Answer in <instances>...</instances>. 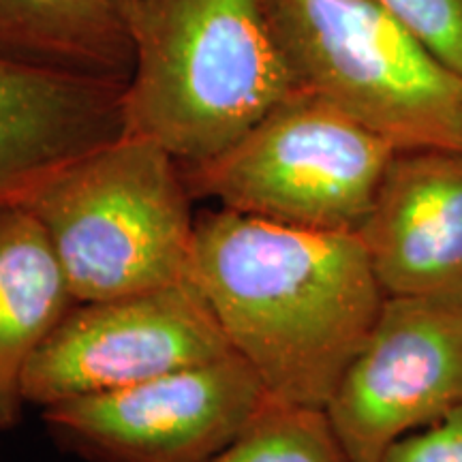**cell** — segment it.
I'll list each match as a JSON object with an SVG mask.
<instances>
[{"mask_svg": "<svg viewBox=\"0 0 462 462\" xmlns=\"http://www.w3.org/2000/svg\"><path fill=\"white\" fill-rule=\"evenodd\" d=\"M394 154L377 133L300 88L221 157L180 167L193 198L287 227L360 234Z\"/></svg>", "mask_w": 462, "mask_h": 462, "instance_id": "5b68a950", "label": "cell"}, {"mask_svg": "<svg viewBox=\"0 0 462 462\" xmlns=\"http://www.w3.org/2000/svg\"><path fill=\"white\" fill-rule=\"evenodd\" d=\"M190 281L276 401L326 409L383 306L357 234L218 208L198 218Z\"/></svg>", "mask_w": 462, "mask_h": 462, "instance_id": "6da1fadb", "label": "cell"}, {"mask_svg": "<svg viewBox=\"0 0 462 462\" xmlns=\"http://www.w3.org/2000/svg\"><path fill=\"white\" fill-rule=\"evenodd\" d=\"M75 304L39 218L22 201L0 204V435L22 418L28 360Z\"/></svg>", "mask_w": 462, "mask_h": 462, "instance_id": "8fae6325", "label": "cell"}, {"mask_svg": "<svg viewBox=\"0 0 462 462\" xmlns=\"http://www.w3.org/2000/svg\"><path fill=\"white\" fill-rule=\"evenodd\" d=\"M125 88L0 54V204L123 137Z\"/></svg>", "mask_w": 462, "mask_h": 462, "instance_id": "30bf717a", "label": "cell"}, {"mask_svg": "<svg viewBox=\"0 0 462 462\" xmlns=\"http://www.w3.org/2000/svg\"><path fill=\"white\" fill-rule=\"evenodd\" d=\"M238 354L133 388L42 409L51 439L88 462H206L270 402Z\"/></svg>", "mask_w": 462, "mask_h": 462, "instance_id": "52a82bcc", "label": "cell"}, {"mask_svg": "<svg viewBox=\"0 0 462 462\" xmlns=\"http://www.w3.org/2000/svg\"><path fill=\"white\" fill-rule=\"evenodd\" d=\"M357 236L385 298L462 300V150H396Z\"/></svg>", "mask_w": 462, "mask_h": 462, "instance_id": "9c48e42d", "label": "cell"}, {"mask_svg": "<svg viewBox=\"0 0 462 462\" xmlns=\"http://www.w3.org/2000/svg\"><path fill=\"white\" fill-rule=\"evenodd\" d=\"M0 54L126 84L135 50L125 0H0Z\"/></svg>", "mask_w": 462, "mask_h": 462, "instance_id": "7c38bea8", "label": "cell"}, {"mask_svg": "<svg viewBox=\"0 0 462 462\" xmlns=\"http://www.w3.org/2000/svg\"><path fill=\"white\" fill-rule=\"evenodd\" d=\"M462 78V0H373Z\"/></svg>", "mask_w": 462, "mask_h": 462, "instance_id": "5bb4252c", "label": "cell"}, {"mask_svg": "<svg viewBox=\"0 0 462 462\" xmlns=\"http://www.w3.org/2000/svg\"><path fill=\"white\" fill-rule=\"evenodd\" d=\"M135 50L125 88L126 135L182 167L238 143L300 90L259 0H125Z\"/></svg>", "mask_w": 462, "mask_h": 462, "instance_id": "7a4b0ae2", "label": "cell"}, {"mask_svg": "<svg viewBox=\"0 0 462 462\" xmlns=\"http://www.w3.org/2000/svg\"><path fill=\"white\" fill-rule=\"evenodd\" d=\"M193 199L170 152L125 133L20 201L43 225L73 298L97 302L190 279Z\"/></svg>", "mask_w": 462, "mask_h": 462, "instance_id": "3957f363", "label": "cell"}, {"mask_svg": "<svg viewBox=\"0 0 462 462\" xmlns=\"http://www.w3.org/2000/svg\"><path fill=\"white\" fill-rule=\"evenodd\" d=\"M234 354L193 281L78 302L39 345L22 377L37 407L106 394Z\"/></svg>", "mask_w": 462, "mask_h": 462, "instance_id": "8992f818", "label": "cell"}, {"mask_svg": "<svg viewBox=\"0 0 462 462\" xmlns=\"http://www.w3.org/2000/svg\"><path fill=\"white\" fill-rule=\"evenodd\" d=\"M206 462H349L326 409L270 398L227 448Z\"/></svg>", "mask_w": 462, "mask_h": 462, "instance_id": "4fadbf2b", "label": "cell"}, {"mask_svg": "<svg viewBox=\"0 0 462 462\" xmlns=\"http://www.w3.org/2000/svg\"><path fill=\"white\" fill-rule=\"evenodd\" d=\"M460 407L462 300L385 298L326 413L346 460L381 462Z\"/></svg>", "mask_w": 462, "mask_h": 462, "instance_id": "ba28073f", "label": "cell"}, {"mask_svg": "<svg viewBox=\"0 0 462 462\" xmlns=\"http://www.w3.org/2000/svg\"><path fill=\"white\" fill-rule=\"evenodd\" d=\"M381 462H462V407L396 441Z\"/></svg>", "mask_w": 462, "mask_h": 462, "instance_id": "9a60e30c", "label": "cell"}, {"mask_svg": "<svg viewBox=\"0 0 462 462\" xmlns=\"http://www.w3.org/2000/svg\"><path fill=\"white\" fill-rule=\"evenodd\" d=\"M298 88L396 150H462V78L373 0H259Z\"/></svg>", "mask_w": 462, "mask_h": 462, "instance_id": "277c9868", "label": "cell"}]
</instances>
